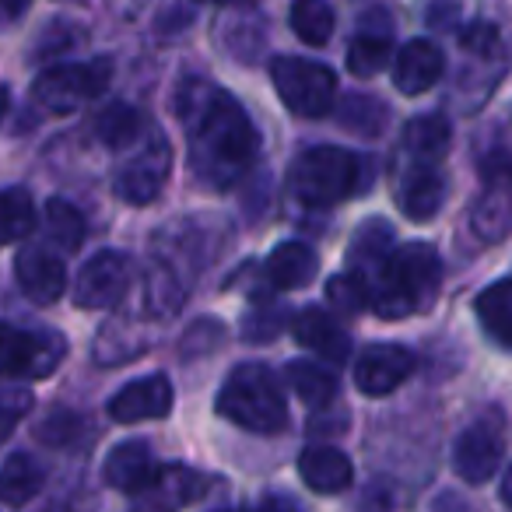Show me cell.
<instances>
[{
  "instance_id": "ba28073f",
  "label": "cell",
  "mask_w": 512,
  "mask_h": 512,
  "mask_svg": "<svg viewBox=\"0 0 512 512\" xmlns=\"http://www.w3.org/2000/svg\"><path fill=\"white\" fill-rule=\"evenodd\" d=\"M505 456V421L498 411L481 414L477 421H470L453 442V470L460 481L467 484H484Z\"/></svg>"
},
{
  "instance_id": "7402d4cb",
  "label": "cell",
  "mask_w": 512,
  "mask_h": 512,
  "mask_svg": "<svg viewBox=\"0 0 512 512\" xmlns=\"http://www.w3.org/2000/svg\"><path fill=\"white\" fill-rule=\"evenodd\" d=\"M449 141H453V130H449V120L439 113L428 116H414L404 130V148L407 155H414L418 162L435 165L442 155L449 151Z\"/></svg>"
},
{
  "instance_id": "7a4b0ae2",
  "label": "cell",
  "mask_w": 512,
  "mask_h": 512,
  "mask_svg": "<svg viewBox=\"0 0 512 512\" xmlns=\"http://www.w3.org/2000/svg\"><path fill=\"white\" fill-rule=\"evenodd\" d=\"M442 285V260L425 242H407L390 249L376 278L365 285L369 306L383 320H404V316L428 309Z\"/></svg>"
},
{
  "instance_id": "f546056e",
  "label": "cell",
  "mask_w": 512,
  "mask_h": 512,
  "mask_svg": "<svg viewBox=\"0 0 512 512\" xmlns=\"http://www.w3.org/2000/svg\"><path fill=\"white\" fill-rule=\"evenodd\" d=\"M144 344H148L144 334H137L127 320H113L102 327L99 341H95V358H99L102 365H120V362H127V358L141 355Z\"/></svg>"
},
{
  "instance_id": "d590c367",
  "label": "cell",
  "mask_w": 512,
  "mask_h": 512,
  "mask_svg": "<svg viewBox=\"0 0 512 512\" xmlns=\"http://www.w3.org/2000/svg\"><path fill=\"white\" fill-rule=\"evenodd\" d=\"M29 4L32 0H0V11H8V15H22Z\"/></svg>"
},
{
  "instance_id": "f1b7e54d",
  "label": "cell",
  "mask_w": 512,
  "mask_h": 512,
  "mask_svg": "<svg viewBox=\"0 0 512 512\" xmlns=\"http://www.w3.org/2000/svg\"><path fill=\"white\" fill-rule=\"evenodd\" d=\"M95 130H99L102 144L113 151H123L130 148V144H137L144 137V120L141 113H137L134 106H109L106 113L99 116V123H95Z\"/></svg>"
},
{
  "instance_id": "277c9868",
  "label": "cell",
  "mask_w": 512,
  "mask_h": 512,
  "mask_svg": "<svg viewBox=\"0 0 512 512\" xmlns=\"http://www.w3.org/2000/svg\"><path fill=\"white\" fill-rule=\"evenodd\" d=\"M292 193L309 207H330L358 190V158L334 144L309 148L299 155L288 176Z\"/></svg>"
},
{
  "instance_id": "5bb4252c",
  "label": "cell",
  "mask_w": 512,
  "mask_h": 512,
  "mask_svg": "<svg viewBox=\"0 0 512 512\" xmlns=\"http://www.w3.org/2000/svg\"><path fill=\"white\" fill-rule=\"evenodd\" d=\"M15 278L18 288L25 292V299H32L36 306H53L64 299L67 292V267L57 253L50 249H22L15 256Z\"/></svg>"
},
{
  "instance_id": "3957f363",
  "label": "cell",
  "mask_w": 512,
  "mask_h": 512,
  "mask_svg": "<svg viewBox=\"0 0 512 512\" xmlns=\"http://www.w3.org/2000/svg\"><path fill=\"white\" fill-rule=\"evenodd\" d=\"M218 414L253 435H281L288 428V400L267 365H235L218 390Z\"/></svg>"
},
{
  "instance_id": "5b68a950",
  "label": "cell",
  "mask_w": 512,
  "mask_h": 512,
  "mask_svg": "<svg viewBox=\"0 0 512 512\" xmlns=\"http://www.w3.org/2000/svg\"><path fill=\"white\" fill-rule=\"evenodd\" d=\"M113 81V60L99 57L88 64H57L43 71L32 85V99L53 116L78 113L92 99H99Z\"/></svg>"
},
{
  "instance_id": "9a60e30c",
  "label": "cell",
  "mask_w": 512,
  "mask_h": 512,
  "mask_svg": "<svg viewBox=\"0 0 512 512\" xmlns=\"http://www.w3.org/2000/svg\"><path fill=\"white\" fill-rule=\"evenodd\" d=\"M442 71H446V57L428 39H411L393 57V85L400 95H425L428 88L439 85Z\"/></svg>"
},
{
  "instance_id": "83f0119b",
  "label": "cell",
  "mask_w": 512,
  "mask_h": 512,
  "mask_svg": "<svg viewBox=\"0 0 512 512\" xmlns=\"http://www.w3.org/2000/svg\"><path fill=\"white\" fill-rule=\"evenodd\" d=\"M334 25V8L327 0H292V29L306 46H327Z\"/></svg>"
},
{
  "instance_id": "cb8c5ba5",
  "label": "cell",
  "mask_w": 512,
  "mask_h": 512,
  "mask_svg": "<svg viewBox=\"0 0 512 512\" xmlns=\"http://www.w3.org/2000/svg\"><path fill=\"white\" fill-rule=\"evenodd\" d=\"M393 57V39H390V22L379 29H362L348 46V71L355 78H372L379 74Z\"/></svg>"
},
{
  "instance_id": "52a82bcc",
  "label": "cell",
  "mask_w": 512,
  "mask_h": 512,
  "mask_svg": "<svg viewBox=\"0 0 512 512\" xmlns=\"http://www.w3.org/2000/svg\"><path fill=\"white\" fill-rule=\"evenodd\" d=\"M67 341L57 330H25L11 327L0 320V379L22 376V379H43L64 362Z\"/></svg>"
},
{
  "instance_id": "e0dca14e",
  "label": "cell",
  "mask_w": 512,
  "mask_h": 512,
  "mask_svg": "<svg viewBox=\"0 0 512 512\" xmlns=\"http://www.w3.org/2000/svg\"><path fill=\"white\" fill-rule=\"evenodd\" d=\"M155 470H158L155 449L144 439H130V442H120V446L106 456L102 477H106L109 488L123 491V495H137V491L155 477Z\"/></svg>"
},
{
  "instance_id": "74e56055",
  "label": "cell",
  "mask_w": 512,
  "mask_h": 512,
  "mask_svg": "<svg viewBox=\"0 0 512 512\" xmlns=\"http://www.w3.org/2000/svg\"><path fill=\"white\" fill-rule=\"evenodd\" d=\"M200 4H232V0H200Z\"/></svg>"
},
{
  "instance_id": "1f68e13d",
  "label": "cell",
  "mask_w": 512,
  "mask_h": 512,
  "mask_svg": "<svg viewBox=\"0 0 512 512\" xmlns=\"http://www.w3.org/2000/svg\"><path fill=\"white\" fill-rule=\"evenodd\" d=\"M344 106H348V109H344L341 123L348 130H355V134H362V137H376L379 130H383L386 109L379 106V102H372V99H348Z\"/></svg>"
},
{
  "instance_id": "836d02e7",
  "label": "cell",
  "mask_w": 512,
  "mask_h": 512,
  "mask_svg": "<svg viewBox=\"0 0 512 512\" xmlns=\"http://www.w3.org/2000/svg\"><path fill=\"white\" fill-rule=\"evenodd\" d=\"M32 411V393L29 390H8L0 393V446L15 435L18 421Z\"/></svg>"
},
{
  "instance_id": "8d00e7d4",
  "label": "cell",
  "mask_w": 512,
  "mask_h": 512,
  "mask_svg": "<svg viewBox=\"0 0 512 512\" xmlns=\"http://www.w3.org/2000/svg\"><path fill=\"white\" fill-rule=\"evenodd\" d=\"M4 113H8V88H0V120H4Z\"/></svg>"
},
{
  "instance_id": "8fae6325",
  "label": "cell",
  "mask_w": 512,
  "mask_h": 512,
  "mask_svg": "<svg viewBox=\"0 0 512 512\" xmlns=\"http://www.w3.org/2000/svg\"><path fill=\"white\" fill-rule=\"evenodd\" d=\"M130 285V260L116 249H102L81 267L74 281V302L78 309H109Z\"/></svg>"
},
{
  "instance_id": "603a6c76",
  "label": "cell",
  "mask_w": 512,
  "mask_h": 512,
  "mask_svg": "<svg viewBox=\"0 0 512 512\" xmlns=\"http://www.w3.org/2000/svg\"><path fill=\"white\" fill-rule=\"evenodd\" d=\"M46 481V470L36 456L29 453H15L8 456V463L0 467V502L8 505H25L39 495Z\"/></svg>"
},
{
  "instance_id": "6da1fadb",
  "label": "cell",
  "mask_w": 512,
  "mask_h": 512,
  "mask_svg": "<svg viewBox=\"0 0 512 512\" xmlns=\"http://www.w3.org/2000/svg\"><path fill=\"white\" fill-rule=\"evenodd\" d=\"M190 151V169L211 190H228L256 158V130L246 109L214 81L186 78L172 95Z\"/></svg>"
},
{
  "instance_id": "7c38bea8",
  "label": "cell",
  "mask_w": 512,
  "mask_h": 512,
  "mask_svg": "<svg viewBox=\"0 0 512 512\" xmlns=\"http://www.w3.org/2000/svg\"><path fill=\"white\" fill-rule=\"evenodd\" d=\"M414 372V355L400 344H372L355 362V386L365 397H386Z\"/></svg>"
},
{
  "instance_id": "4fadbf2b",
  "label": "cell",
  "mask_w": 512,
  "mask_h": 512,
  "mask_svg": "<svg viewBox=\"0 0 512 512\" xmlns=\"http://www.w3.org/2000/svg\"><path fill=\"white\" fill-rule=\"evenodd\" d=\"M172 411V383L155 372V376H141L127 383L120 393L109 400V418L120 425H137V421H158Z\"/></svg>"
},
{
  "instance_id": "4dcf8cb0",
  "label": "cell",
  "mask_w": 512,
  "mask_h": 512,
  "mask_svg": "<svg viewBox=\"0 0 512 512\" xmlns=\"http://www.w3.org/2000/svg\"><path fill=\"white\" fill-rule=\"evenodd\" d=\"M43 225H46V235H50L64 253H74V249H81V242H85V218H81L78 207L60 197H53L50 204H46Z\"/></svg>"
},
{
  "instance_id": "8992f818",
  "label": "cell",
  "mask_w": 512,
  "mask_h": 512,
  "mask_svg": "<svg viewBox=\"0 0 512 512\" xmlns=\"http://www.w3.org/2000/svg\"><path fill=\"white\" fill-rule=\"evenodd\" d=\"M271 78L281 102L295 116L320 120L337 102V74L327 64H316V60L306 57H278L271 67Z\"/></svg>"
},
{
  "instance_id": "d4e9b609",
  "label": "cell",
  "mask_w": 512,
  "mask_h": 512,
  "mask_svg": "<svg viewBox=\"0 0 512 512\" xmlns=\"http://www.w3.org/2000/svg\"><path fill=\"white\" fill-rule=\"evenodd\" d=\"M285 376H288V386L295 390V397L306 407H313V411H323V407H330L337 400V379H334V372L323 369V365L292 362Z\"/></svg>"
},
{
  "instance_id": "d6986e66",
  "label": "cell",
  "mask_w": 512,
  "mask_h": 512,
  "mask_svg": "<svg viewBox=\"0 0 512 512\" xmlns=\"http://www.w3.org/2000/svg\"><path fill=\"white\" fill-rule=\"evenodd\" d=\"M442 200H446V183H442L435 165L418 162L404 179L397 183V204L411 221H428L439 214Z\"/></svg>"
},
{
  "instance_id": "484cf974",
  "label": "cell",
  "mask_w": 512,
  "mask_h": 512,
  "mask_svg": "<svg viewBox=\"0 0 512 512\" xmlns=\"http://www.w3.org/2000/svg\"><path fill=\"white\" fill-rule=\"evenodd\" d=\"M488 193L477 200L474 207V232L481 235L484 242H498L509 235V179H488Z\"/></svg>"
},
{
  "instance_id": "d6a6232c",
  "label": "cell",
  "mask_w": 512,
  "mask_h": 512,
  "mask_svg": "<svg viewBox=\"0 0 512 512\" xmlns=\"http://www.w3.org/2000/svg\"><path fill=\"white\" fill-rule=\"evenodd\" d=\"M327 299H330V306H337L348 316H358L365 306H369L365 285L355 278V274H337V278H330L327 281Z\"/></svg>"
},
{
  "instance_id": "ac0fdd59",
  "label": "cell",
  "mask_w": 512,
  "mask_h": 512,
  "mask_svg": "<svg viewBox=\"0 0 512 512\" xmlns=\"http://www.w3.org/2000/svg\"><path fill=\"white\" fill-rule=\"evenodd\" d=\"M299 477L320 495H341L355 481V467L351 460L334 446H309L299 456Z\"/></svg>"
},
{
  "instance_id": "30bf717a",
  "label": "cell",
  "mask_w": 512,
  "mask_h": 512,
  "mask_svg": "<svg viewBox=\"0 0 512 512\" xmlns=\"http://www.w3.org/2000/svg\"><path fill=\"white\" fill-rule=\"evenodd\" d=\"M207 495V477L183 463H158L155 477L134 495V512H179Z\"/></svg>"
},
{
  "instance_id": "4316f807",
  "label": "cell",
  "mask_w": 512,
  "mask_h": 512,
  "mask_svg": "<svg viewBox=\"0 0 512 512\" xmlns=\"http://www.w3.org/2000/svg\"><path fill=\"white\" fill-rule=\"evenodd\" d=\"M32 228H36V204H32L29 190L22 186L0 190V246L25 239Z\"/></svg>"
},
{
  "instance_id": "e575fe53",
  "label": "cell",
  "mask_w": 512,
  "mask_h": 512,
  "mask_svg": "<svg viewBox=\"0 0 512 512\" xmlns=\"http://www.w3.org/2000/svg\"><path fill=\"white\" fill-rule=\"evenodd\" d=\"M221 512H302V509L285 495H267L260 505H242V509H221Z\"/></svg>"
},
{
  "instance_id": "2e32d148",
  "label": "cell",
  "mask_w": 512,
  "mask_h": 512,
  "mask_svg": "<svg viewBox=\"0 0 512 512\" xmlns=\"http://www.w3.org/2000/svg\"><path fill=\"white\" fill-rule=\"evenodd\" d=\"M295 341L306 351H313L323 362H348L351 358V337L348 330L341 327V320L327 313V309H302L292 323Z\"/></svg>"
},
{
  "instance_id": "44dd1931",
  "label": "cell",
  "mask_w": 512,
  "mask_h": 512,
  "mask_svg": "<svg viewBox=\"0 0 512 512\" xmlns=\"http://www.w3.org/2000/svg\"><path fill=\"white\" fill-rule=\"evenodd\" d=\"M477 320L498 348L512 344V278H498L477 295Z\"/></svg>"
},
{
  "instance_id": "ffe728a7",
  "label": "cell",
  "mask_w": 512,
  "mask_h": 512,
  "mask_svg": "<svg viewBox=\"0 0 512 512\" xmlns=\"http://www.w3.org/2000/svg\"><path fill=\"white\" fill-rule=\"evenodd\" d=\"M316 267H320V256L316 249H309L306 242H281L271 256H267V278L281 292H295V288H306L316 278Z\"/></svg>"
},
{
  "instance_id": "9c48e42d",
  "label": "cell",
  "mask_w": 512,
  "mask_h": 512,
  "mask_svg": "<svg viewBox=\"0 0 512 512\" xmlns=\"http://www.w3.org/2000/svg\"><path fill=\"white\" fill-rule=\"evenodd\" d=\"M172 169V148L158 130H151V137L137 141V151L123 162V169L116 172V193L127 204L144 207L162 193L165 179Z\"/></svg>"
}]
</instances>
